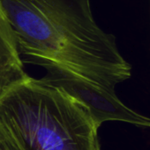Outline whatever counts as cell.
<instances>
[{
    "mask_svg": "<svg viewBox=\"0 0 150 150\" xmlns=\"http://www.w3.org/2000/svg\"><path fill=\"white\" fill-rule=\"evenodd\" d=\"M0 3L28 62L57 64L111 90L131 77V64L96 23L90 0Z\"/></svg>",
    "mask_w": 150,
    "mask_h": 150,
    "instance_id": "obj_1",
    "label": "cell"
},
{
    "mask_svg": "<svg viewBox=\"0 0 150 150\" xmlns=\"http://www.w3.org/2000/svg\"><path fill=\"white\" fill-rule=\"evenodd\" d=\"M0 123L20 150H102L88 109L29 76L0 98Z\"/></svg>",
    "mask_w": 150,
    "mask_h": 150,
    "instance_id": "obj_2",
    "label": "cell"
},
{
    "mask_svg": "<svg viewBox=\"0 0 150 150\" xmlns=\"http://www.w3.org/2000/svg\"><path fill=\"white\" fill-rule=\"evenodd\" d=\"M41 67L46 75L41 80L57 87L88 109L100 127L107 121H120L139 127H150V118L126 106L116 95L115 90L105 88L57 64Z\"/></svg>",
    "mask_w": 150,
    "mask_h": 150,
    "instance_id": "obj_3",
    "label": "cell"
},
{
    "mask_svg": "<svg viewBox=\"0 0 150 150\" xmlns=\"http://www.w3.org/2000/svg\"><path fill=\"white\" fill-rule=\"evenodd\" d=\"M27 76L15 34L0 3V98Z\"/></svg>",
    "mask_w": 150,
    "mask_h": 150,
    "instance_id": "obj_4",
    "label": "cell"
},
{
    "mask_svg": "<svg viewBox=\"0 0 150 150\" xmlns=\"http://www.w3.org/2000/svg\"><path fill=\"white\" fill-rule=\"evenodd\" d=\"M0 150H20L8 131L0 123Z\"/></svg>",
    "mask_w": 150,
    "mask_h": 150,
    "instance_id": "obj_5",
    "label": "cell"
},
{
    "mask_svg": "<svg viewBox=\"0 0 150 150\" xmlns=\"http://www.w3.org/2000/svg\"><path fill=\"white\" fill-rule=\"evenodd\" d=\"M149 2H150V0H149Z\"/></svg>",
    "mask_w": 150,
    "mask_h": 150,
    "instance_id": "obj_6",
    "label": "cell"
}]
</instances>
